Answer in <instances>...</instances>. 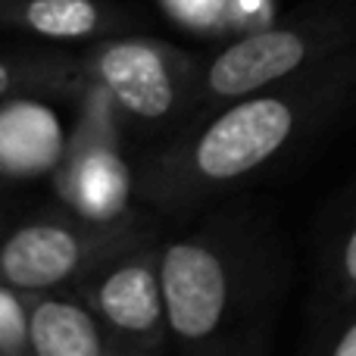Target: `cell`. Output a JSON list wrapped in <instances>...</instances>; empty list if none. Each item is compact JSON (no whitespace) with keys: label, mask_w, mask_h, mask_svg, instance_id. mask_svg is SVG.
I'll use <instances>...</instances> for the list:
<instances>
[{"label":"cell","mask_w":356,"mask_h":356,"mask_svg":"<svg viewBox=\"0 0 356 356\" xmlns=\"http://www.w3.org/2000/svg\"><path fill=\"white\" fill-rule=\"evenodd\" d=\"M119 104L110 91L88 81L79 97L75 125L54 172V191L69 213L88 219H116L129 213L135 175L122 156Z\"/></svg>","instance_id":"6"},{"label":"cell","mask_w":356,"mask_h":356,"mask_svg":"<svg viewBox=\"0 0 356 356\" xmlns=\"http://www.w3.org/2000/svg\"><path fill=\"white\" fill-rule=\"evenodd\" d=\"M356 309V216L341 232L334 247L322 263V278L316 284V307L322 325L344 322Z\"/></svg>","instance_id":"11"},{"label":"cell","mask_w":356,"mask_h":356,"mask_svg":"<svg viewBox=\"0 0 356 356\" xmlns=\"http://www.w3.org/2000/svg\"><path fill=\"white\" fill-rule=\"evenodd\" d=\"M160 250L163 238L154 234L104 259L91 275L75 284L81 297L97 309L110 334L119 341L122 356H147L172 347Z\"/></svg>","instance_id":"7"},{"label":"cell","mask_w":356,"mask_h":356,"mask_svg":"<svg viewBox=\"0 0 356 356\" xmlns=\"http://www.w3.org/2000/svg\"><path fill=\"white\" fill-rule=\"evenodd\" d=\"M356 44V0H313L216 50L200 72L197 113L316 66Z\"/></svg>","instance_id":"3"},{"label":"cell","mask_w":356,"mask_h":356,"mask_svg":"<svg viewBox=\"0 0 356 356\" xmlns=\"http://www.w3.org/2000/svg\"><path fill=\"white\" fill-rule=\"evenodd\" d=\"M6 232V225H3V219H0V234H3Z\"/></svg>","instance_id":"14"},{"label":"cell","mask_w":356,"mask_h":356,"mask_svg":"<svg viewBox=\"0 0 356 356\" xmlns=\"http://www.w3.org/2000/svg\"><path fill=\"white\" fill-rule=\"evenodd\" d=\"M85 79L106 88L122 116L160 125L197 113L203 63L194 54L150 35H110L79 54Z\"/></svg>","instance_id":"5"},{"label":"cell","mask_w":356,"mask_h":356,"mask_svg":"<svg viewBox=\"0 0 356 356\" xmlns=\"http://www.w3.org/2000/svg\"><path fill=\"white\" fill-rule=\"evenodd\" d=\"M135 25L113 0H0V29L47 41H100Z\"/></svg>","instance_id":"9"},{"label":"cell","mask_w":356,"mask_h":356,"mask_svg":"<svg viewBox=\"0 0 356 356\" xmlns=\"http://www.w3.org/2000/svg\"><path fill=\"white\" fill-rule=\"evenodd\" d=\"M0 356H31L25 294L6 284H0Z\"/></svg>","instance_id":"12"},{"label":"cell","mask_w":356,"mask_h":356,"mask_svg":"<svg viewBox=\"0 0 356 356\" xmlns=\"http://www.w3.org/2000/svg\"><path fill=\"white\" fill-rule=\"evenodd\" d=\"M356 106V44L250 94L200 110L141 163L144 207L188 222L300 154Z\"/></svg>","instance_id":"1"},{"label":"cell","mask_w":356,"mask_h":356,"mask_svg":"<svg viewBox=\"0 0 356 356\" xmlns=\"http://www.w3.org/2000/svg\"><path fill=\"white\" fill-rule=\"evenodd\" d=\"M31 356H122L97 309L79 288L25 294Z\"/></svg>","instance_id":"8"},{"label":"cell","mask_w":356,"mask_h":356,"mask_svg":"<svg viewBox=\"0 0 356 356\" xmlns=\"http://www.w3.org/2000/svg\"><path fill=\"white\" fill-rule=\"evenodd\" d=\"M154 234L156 228L131 209L116 219L38 216L0 234V284L19 294L75 288L104 259Z\"/></svg>","instance_id":"4"},{"label":"cell","mask_w":356,"mask_h":356,"mask_svg":"<svg viewBox=\"0 0 356 356\" xmlns=\"http://www.w3.org/2000/svg\"><path fill=\"white\" fill-rule=\"evenodd\" d=\"M169 338L191 356H257L275 334L294 259L263 200L228 194L163 238Z\"/></svg>","instance_id":"2"},{"label":"cell","mask_w":356,"mask_h":356,"mask_svg":"<svg viewBox=\"0 0 356 356\" xmlns=\"http://www.w3.org/2000/svg\"><path fill=\"white\" fill-rule=\"evenodd\" d=\"M88 79L79 54H0V100L10 97H81Z\"/></svg>","instance_id":"10"},{"label":"cell","mask_w":356,"mask_h":356,"mask_svg":"<svg viewBox=\"0 0 356 356\" xmlns=\"http://www.w3.org/2000/svg\"><path fill=\"white\" fill-rule=\"evenodd\" d=\"M325 350L332 356H356V309L341 322L338 338L332 344H325Z\"/></svg>","instance_id":"13"}]
</instances>
